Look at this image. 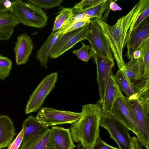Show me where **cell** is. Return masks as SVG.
Returning <instances> with one entry per match:
<instances>
[{"mask_svg":"<svg viewBox=\"0 0 149 149\" xmlns=\"http://www.w3.org/2000/svg\"><path fill=\"white\" fill-rule=\"evenodd\" d=\"M79 119L70 128L73 142L84 149L93 145L100 137V122L104 113L99 102L83 105Z\"/></svg>","mask_w":149,"mask_h":149,"instance_id":"1","label":"cell"},{"mask_svg":"<svg viewBox=\"0 0 149 149\" xmlns=\"http://www.w3.org/2000/svg\"><path fill=\"white\" fill-rule=\"evenodd\" d=\"M136 3L126 15L119 18L114 25H110L102 19L95 18L112 51L119 69H123L125 63L123 52L127 33L134 18Z\"/></svg>","mask_w":149,"mask_h":149,"instance_id":"2","label":"cell"},{"mask_svg":"<svg viewBox=\"0 0 149 149\" xmlns=\"http://www.w3.org/2000/svg\"><path fill=\"white\" fill-rule=\"evenodd\" d=\"M123 97L132 114L137 126V137L143 146L149 148V97L134 95Z\"/></svg>","mask_w":149,"mask_h":149,"instance_id":"3","label":"cell"},{"mask_svg":"<svg viewBox=\"0 0 149 149\" xmlns=\"http://www.w3.org/2000/svg\"><path fill=\"white\" fill-rule=\"evenodd\" d=\"M9 12L20 23L37 28H41L46 25L48 17L39 7L26 1H12Z\"/></svg>","mask_w":149,"mask_h":149,"instance_id":"4","label":"cell"},{"mask_svg":"<svg viewBox=\"0 0 149 149\" xmlns=\"http://www.w3.org/2000/svg\"><path fill=\"white\" fill-rule=\"evenodd\" d=\"M100 126L106 129L110 137L117 143L120 149H129L131 142L129 129L115 118L110 113H104Z\"/></svg>","mask_w":149,"mask_h":149,"instance_id":"5","label":"cell"},{"mask_svg":"<svg viewBox=\"0 0 149 149\" xmlns=\"http://www.w3.org/2000/svg\"><path fill=\"white\" fill-rule=\"evenodd\" d=\"M58 78V72L47 75L41 81L30 96L25 109L26 114L37 112L41 108L45 99L54 88Z\"/></svg>","mask_w":149,"mask_h":149,"instance_id":"6","label":"cell"},{"mask_svg":"<svg viewBox=\"0 0 149 149\" xmlns=\"http://www.w3.org/2000/svg\"><path fill=\"white\" fill-rule=\"evenodd\" d=\"M81 116V112L42 107L39 109L36 118L42 124L48 127L66 124L72 125L79 119Z\"/></svg>","mask_w":149,"mask_h":149,"instance_id":"7","label":"cell"},{"mask_svg":"<svg viewBox=\"0 0 149 149\" xmlns=\"http://www.w3.org/2000/svg\"><path fill=\"white\" fill-rule=\"evenodd\" d=\"M86 39L95 53L100 56L114 59L112 51L95 19H91Z\"/></svg>","mask_w":149,"mask_h":149,"instance_id":"8","label":"cell"},{"mask_svg":"<svg viewBox=\"0 0 149 149\" xmlns=\"http://www.w3.org/2000/svg\"><path fill=\"white\" fill-rule=\"evenodd\" d=\"M97 66V77L100 102L103 98L106 87L114 65V59L100 56L95 54L93 57Z\"/></svg>","mask_w":149,"mask_h":149,"instance_id":"9","label":"cell"},{"mask_svg":"<svg viewBox=\"0 0 149 149\" xmlns=\"http://www.w3.org/2000/svg\"><path fill=\"white\" fill-rule=\"evenodd\" d=\"M110 113L116 119L126 126L137 137L138 127L135 120L123 97L114 102Z\"/></svg>","mask_w":149,"mask_h":149,"instance_id":"10","label":"cell"},{"mask_svg":"<svg viewBox=\"0 0 149 149\" xmlns=\"http://www.w3.org/2000/svg\"><path fill=\"white\" fill-rule=\"evenodd\" d=\"M149 38V17L145 20L131 34L126 45L127 52L126 56L128 59L133 58L134 53Z\"/></svg>","mask_w":149,"mask_h":149,"instance_id":"11","label":"cell"},{"mask_svg":"<svg viewBox=\"0 0 149 149\" xmlns=\"http://www.w3.org/2000/svg\"><path fill=\"white\" fill-rule=\"evenodd\" d=\"M33 48L32 39L30 36L26 33L19 35L14 48L17 64H25L28 61Z\"/></svg>","mask_w":149,"mask_h":149,"instance_id":"12","label":"cell"},{"mask_svg":"<svg viewBox=\"0 0 149 149\" xmlns=\"http://www.w3.org/2000/svg\"><path fill=\"white\" fill-rule=\"evenodd\" d=\"M20 149H54L49 128L22 143Z\"/></svg>","mask_w":149,"mask_h":149,"instance_id":"13","label":"cell"},{"mask_svg":"<svg viewBox=\"0 0 149 149\" xmlns=\"http://www.w3.org/2000/svg\"><path fill=\"white\" fill-rule=\"evenodd\" d=\"M51 129L54 149H73L76 147L70 129L54 126Z\"/></svg>","mask_w":149,"mask_h":149,"instance_id":"14","label":"cell"},{"mask_svg":"<svg viewBox=\"0 0 149 149\" xmlns=\"http://www.w3.org/2000/svg\"><path fill=\"white\" fill-rule=\"evenodd\" d=\"M123 96L116 83L114 75L112 74L107 85L102 100L100 102L99 101L104 112L110 113L115 101Z\"/></svg>","mask_w":149,"mask_h":149,"instance_id":"15","label":"cell"},{"mask_svg":"<svg viewBox=\"0 0 149 149\" xmlns=\"http://www.w3.org/2000/svg\"><path fill=\"white\" fill-rule=\"evenodd\" d=\"M16 134L11 119L6 115L0 116V149L8 146Z\"/></svg>","mask_w":149,"mask_h":149,"instance_id":"16","label":"cell"},{"mask_svg":"<svg viewBox=\"0 0 149 149\" xmlns=\"http://www.w3.org/2000/svg\"><path fill=\"white\" fill-rule=\"evenodd\" d=\"M136 4L134 10L135 17L126 36L124 47L131 34L149 16V0H141Z\"/></svg>","mask_w":149,"mask_h":149,"instance_id":"17","label":"cell"},{"mask_svg":"<svg viewBox=\"0 0 149 149\" xmlns=\"http://www.w3.org/2000/svg\"><path fill=\"white\" fill-rule=\"evenodd\" d=\"M20 23L9 12L0 13V41L9 39Z\"/></svg>","mask_w":149,"mask_h":149,"instance_id":"18","label":"cell"},{"mask_svg":"<svg viewBox=\"0 0 149 149\" xmlns=\"http://www.w3.org/2000/svg\"><path fill=\"white\" fill-rule=\"evenodd\" d=\"M61 29L52 31L44 44L37 51L36 55L37 59L39 61L41 66L46 69L49 54L59 36Z\"/></svg>","mask_w":149,"mask_h":149,"instance_id":"19","label":"cell"},{"mask_svg":"<svg viewBox=\"0 0 149 149\" xmlns=\"http://www.w3.org/2000/svg\"><path fill=\"white\" fill-rule=\"evenodd\" d=\"M22 127L24 128V130L22 143L48 128L32 115L29 116L24 120L22 124Z\"/></svg>","mask_w":149,"mask_h":149,"instance_id":"20","label":"cell"},{"mask_svg":"<svg viewBox=\"0 0 149 149\" xmlns=\"http://www.w3.org/2000/svg\"><path fill=\"white\" fill-rule=\"evenodd\" d=\"M115 81L119 89L123 91L127 97L134 93V84L123 69H119L114 75Z\"/></svg>","mask_w":149,"mask_h":149,"instance_id":"21","label":"cell"},{"mask_svg":"<svg viewBox=\"0 0 149 149\" xmlns=\"http://www.w3.org/2000/svg\"><path fill=\"white\" fill-rule=\"evenodd\" d=\"M90 23L80 28L78 32L69 40L66 44L58 52L55 56L58 58L65 52L72 48L79 42L86 39L87 33L89 28Z\"/></svg>","mask_w":149,"mask_h":149,"instance_id":"22","label":"cell"},{"mask_svg":"<svg viewBox=\"0 0 149 149\" xmlns=\"http://www.w3.org/2000/svg\"><path fill=\"white\" fill-rule=\"evenodd\" d=\"M110 1L111 0H105L104 1L99 4L84 8L74 14L81 13L88 16L91 19L95 17L102 19V14L109 7Z\"/></svg>","mask_w":149,"mask_h":149,"instance_id":"23","label":"cell"},{"mask_svg":"<svg viewBox=\"0 0 149 149\" xmlns=\"http://www.w3.org/2000/svg\"><path fill=\"white\" fill-rule=\"evenodd\" d=\"M125 74L130 79L139 80L141 78V61L140 58L135 59L133 58L125 64L123 69Z\"/></svg>","mask_w":149,"mask_h":149,"instance_id":"24","label":"cell"},{"mask_svg":"<svg viewBox=\"0 0 149 149\" xmlns=\"http://www.w3.org/2000/svg\"><path fill=\"white\" fill-rule=\"evenodd\" d=\"M141 52V77L149 74V38L146 40L139 47Z\"/></svg>","mask_w":149,"mask_h":149,"instance_id":"25","label":"cell"},{"mask_svg":"<svg viewBox=\"0 0 149 149\" xmlns=\"http://www.w3.org/2000/svg\"><path fill=\"white\" fill-rule=\"evenodd\" d=\"M74 15L72 8H63L55 19L52 31L61 29Z\"/></svg>","mask_w":149,"mask_h":149,"instance_id":"26","label":"cell"},{"mask_svg":"<svg viewBox=\"0 0 149 149\" xmlns=\"http://www.w3.org/2000/svg\"><path fill=\"white\" fill-rule=\"evenodd\" d=\"M80 29L65 33L63 35L59 34L58 38L50 52L49 56L52 58H55V56L58 52Z\"/></svg>","mask_w":149,"mask_h":149,"instance_id":"27","label":"cell"},{"mask_svg":"<svg viewBox=\"0 0 149 149\" xmlns=\"http://www.w3.org/2000/svg\"><path fill=\"white\" fill-rule=\"evenodd\" d=\"M82 46L79 49L72 51V53L75 54L78 59L87 62L92 57H93L95 52L91 46L90 45H86L82 42Z\"/></svg>","mask_w":149,"mask_h":149,"instance_id":"28","label":"cell"},{"mask_svg":"<svg viewBox=\"0 0 149 149\" xmlns=\"http://www.w3.org/2000/svg\"><path fill=\"white\" fill-rule=\"evenodd\" d=\"M12 65L10 59L0 54V80H4L9 76Z\"/></svg>","mask_w":149,"mask_h":149,"instance_id":"29","label":"cell"},{"mask_svg":"<svg viewBox=\"0 0 149 149\" xmlns=\"http://www.w3.org/2000/svg\"><path fill=\"white\" fill-rule=\"evenodd\" d=\"M63 0H28L26 1L32 3L40 8L49 9L56 6H59Z\"/></svg>","mask_w":149,"mask_h":149,"instance_id":"30","label":"cell"},{"mask_svg":"<svg viewBox=\"0 0 149 149\" xmlns=\"http://www.w3.org/2000/svg\"><path fill=\"white\" fill-rule=\"evenodd\" d=\"M105 0H84L81 1L79 3H77L72 8L73 14L79 10L83 8L84 7L87 5H89V6L94 5L102 2Z\"/></svg>","mask_w":149,"mask_h":149,"instance_id":"31","label":"cell"},{"mask_svg":"<svg viewBox=\"0 0 149 149\" xmlns=\"http://www.w3.org/2000/svg\"><path fill=\"white\" fill-rule=\"evenodd\" d=\"M79 149H120L119 148L111 146L105 143L99 137L95 143L90 147Z\"/></svg>","mask_w":149,"mask_h":149,"instance_id":"32","label":"cell"},{"mask_svg":"<svg viewBox=\"0 0 149 149\" xmlns=\"http://www.w3.org/2000/svg\"><path fill=\"white\" fill-rule=\"evenodd\" d=\"M24 129L22 128L14 141L8 146L7 149H18L22 142Z\"/></svg>","mask_w":149,"mask_h":149,"instance_id":"33","label":"cell"},{"mask_svg":"<svg viewBox=\"0 0 149 149\" xmlns=\"http://www.w3.org/2000/svg\"><path fill=\"white\" fill-rule=\"evenodd\" d=\"M90 20L87 21H82L76 22L69 27L65 31L64 34L76 30L82 27L86 24L90 23L91 22Z\"/></svg>","mask_w":149,"mask_h":149,"instance_id":"34","label":"cell"},{"mask_svg":"<svg viewBox=\"0 0 149 149\" xmlns=\"http://www.w3.org/2000/svg\"><path fill=\"white\" fill-rule=\"evenodd\" d=\"M143 146L137 137H131V142L129 149H142Z\"/></svg>","mask_w":149,"mask_h":149,"instance_id":"35","label":"cell"},{"mask_svg":"<svg viewBox=\"0 0 149 149\" xmlns=\"http://www.w3.org/2000/svg\"><path fill=\"white\" fill-rule=\"evenodd\" d=\"M117 0H111L109 4V9L113 11L122 10L121 8L115 2Z\"/></svg>","mask_w":149,"mask_h":149,"instance_id":"36","label":"cell"},{"mask_svg":"<svg viewBox=\"0 0 149 149\" xmlns=\"http://www.w3.org/2000/svg\"><path fill=\"white\" fill-rule=\"evenodd\" d=\"M5 0H0V13L9 12V10L5 8L3 3Z\"/></svg>","mask_w":149,"mask_h":149,"instance_id":"37","label":"cell"},{"mask_svg":"<svg viewBox=\"0 0 149 149\" xmlns=\"http://www.w3.org/2000/svg\"><path fill=\"white\" fill-rule=\"evenodd\" d=\"M12 5V1L8 0H5L3 3V6L5 8L10 10Z\"/></svg>","mask_w":149,"mask_h":149,"instance_id":"38","label":"cell"},{"mask_svg":"<svg viewBox=\"0 0 149 149\" xmlns=\"http://www.w3.org/2000/svg\"><path fill=\"white\" fill-rule=\"evenodd\" d=\"M141 55V52L138 49L134 53L133 58L135 59H138L140 57Z\"/></svg>","mask_w":149,"mask_h":149,"instance_id":"39","label":"cell"}]
</instances>
